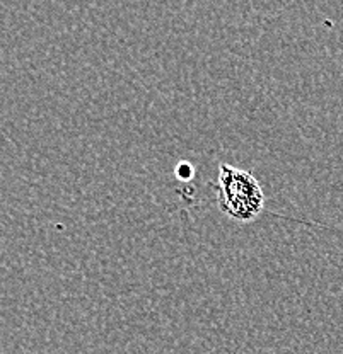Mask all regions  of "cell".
I'll return each mask as SVG.
<instances>
[{"mask_svg":"<svg viewBox=\"0 0 343 354\" xmlns=\"http://www.w3.org/2000/svg\"><path fill=\"white\" fill-rule=\"evenodd\" d=\"M217 189V206L224 215L239 223H252L265 212L267 196L260 180L252 172L220 164Z\"/></svg>","mask_w":343,"mask_h":354,"instance_id":"cell-1","label":"cell"},{"mask_svg":"<svg viewBox=\"0 0 343 354\" xmlns=\"http://www.w3.org/2000/svg\"><path fill=\"white\" fill-rule=\"evenodd\" d=\"M175 176L178 177L179 180H183V183H188V180L193 179L195 167L190 164V162H186V160L179 162V164L176 165V169H175Z\"/></svg>","mask_w":343,"mask_h":354,"instance_id":"cell-2","label":"cell"}]
</instances>
